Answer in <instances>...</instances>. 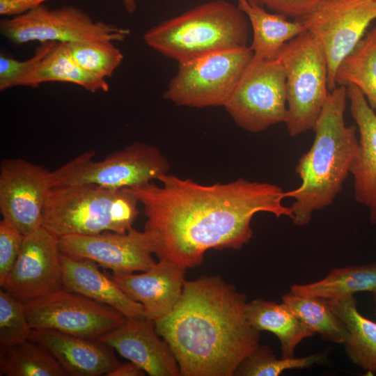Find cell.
<instances>
[{
	"mask_svg": "<svg viewBox=\"0 0 376 376\" xmlns=\"http://www.w3.org/2000/svg\"><path fill=\"white\" fill-rule=\"evenodd\" d=\"M324 355L316 353L303 357L276 358L267 345H258L239 366L235 375L279 376L291 369L307 368L323 361Z\"/></svg>",
	"mask_w": 376,
	"mask_h": 376,
	"instance_id": "cell-30",
	"label": "cell"
},
{
	"mask_svg": "<svg viewBox=\"0 0 376 376\" xmlns=\"http://www.w3.org/2000/svg\"><path fill=\"white\" fill-rule=\"evenodd\" d=\"M246 314L257 331L274 334L281 343L282 357H293L297 345L314 331L283 302L277 304L263 299L247 302Z\"/></svg>",
	"mask_w": 376,
	"mask_h": 376,
	"instance_id": "cell-22",
	"label": "cell"
},
{
	"mask_svg": "<svg viewBox=\"0 0 376 376\" xmlns=\"http://www.w3.org/2000/svg\"><path fill=\"white\" fill-rule=\"evenodd\" d=\"M347 100L346 86L329 91L313 129V144L295 168L301 185L285 191V198L295 200L290 208L296 226L308 224L315 212L331 205L350 173L359 140L357 126H348L345 121Z\"/></svg>",
	"mask_w": 376,
	"mask_h": 376,
	"instance_id": "cell-3",
	"label": "cell"
},
{
	"mask_svg": "<svg viewBox=\"0 0 376 376\" xmlns=\"http://www.w3.org/2000/svg\"><path fill=\"white\" fill-rule=\"evenodd\" d=\"M0 32L17 45L95 40L123 42L130 33L127 29L94 21L75 6L68 5L50 9L44 4L23 15L1 19Z\"/></svg>",
	"mask_w": 376,
	"mask_h": 376,
	"instance_id": "cell-9",
	"label": "cell"
},
{
	"mask_svg": "<svg viewBox=\"0 0 376 376\" xmlns=\"http://www.w3.org/2000/svg\"><path fill=\"white\" fill-rule=\"evenodd\" d=\"M50 171L15 158L0 165V212L24 236L42 225L43 212L51 190Z\"/></svg>",
	"mask_w": 376,
	"mask_h": 376,
	"instance_id": "cell-13",
	"label": "cell"
},
{
	"mask_svg": "<svg viewBox=\"0 0 376 376\" xmlns=\"http://www.w3.org/2000/svg\"><path fill=\"white\" fill-rule=\"evenodd\" d=\"M336 85L353 84L376 111V26L368 31L337 68Z\"/></svg>",
	"mask_w": 376,
	"mask_h": 376,
	"instance_id": "cell-26",
	"label": "cell"
},
{
	"mask_svg": "<svg viewBox=\"0 0 376 376\" xmlns=\"http://www.w3.org/2000/svg\"><path fill=\"white\" fill-rule=\"evenodd\" d=\"M224 107L235 123L249 132L285 123V75L279 58L253 56Z\"/></svg>",
	"mask_w": 376,
	"mask_h": 376,
	"instance_id": "cell-10",
	"label": "cell"
},
{
	"mask_svg": "<svg viewBox=\"0 0 376 376\" xmlns=\"http://www.w3.org/2000/svg\"><path fill=\"white\" fill-rule=\"evenodd\" d=\"M56 42L40 43L34 54L24 61H18L3 54L0 55V91L20 86L22 81L29 76L40 61L51 50Z\"/></svg>",
	"mask_w": 376,
	"mask_h": 376,
	"instance_id": "cell-32",
	"label": "cell"
},
{
	"mask_svg": "<svg viewBox=\"0 0 376 376\" xmlns=\"http://www.w3.org/2000/svg\"><path fill=\"white\" fill-rule=\"evenodd\" d=\"M260 5L286 17L300 19L318 6L321 0H254Z\"/></svg>",
	"mask_w": 376,
	"mask_h": 376,
	"instance_id": "cell-34",
	"label": "cell"
},
{
	"mask_svg": "<svg viewBox=\"0 0 376 376\" xmlns=\"http://www.w3.org/2000/svg\"><path fill=\"white\" fill-rule=\"evenodd\" d=\"M61 279L64 289L108 305L126 318H146L141 304L132 299L95 262L61 252Z\"/></svg>",
	"mask_w": 376,
	"mask_h": 376,
	"instance_id": "cell-20",
	"label": "cell"
},
{
	"mask_svg": "<svg viewBox=\"0 0 376 376\" xmlns=\"http://www.w3.org/2000/svg\"><path fill=\"white\" fill-rule=\"evenodd\" d=\"M31 329H51L98 340L126 318L115 308L63 288L23 302Z\"/></svg>",
	"mask_w": 376,
	"mask_h": 376,
	"instance_id": "cell-11",
	"label": "cell"
},
{
	"mask_svg": "<svg viewBox=\"0 0 376 376\" xmlns=\"http://www.w3.org/2000/svg\"><path fill=\"white\" fill-rule=\"evenodd\" d=\"M246 295L218 276L185 281L173 311L155 320L182 376H232L259 345Z\"/></svg>",
	"mask_w": 376,
	"mask_h": 376,
	"instance_id": "cell-2",
	"label": "cell"
},
{
	"mask_svg": "<svg viewBox=\"0 0 376 376\" xmlns=\"http://www.w3.org/2000/svg\"><path fill=\"white\" fill-rule=\"evenodd\" d=\"M235 1L252 29L249 47L254 58L276 59L285 44L306 31L300 19L290 21L283 15L269 13L254 0Z\"/></svg>",
	"mask_w": 376,
	"mask_h": 376,
	"instance_id": "cell-21",
	"label": "cell"
},
{
	"mask_svg": "<svg viewBox=\"0 0 376 376\" xmlns=\"http://www.w3.org/2000/svg\"><path fill=\"white\" fill-rule=\"evenodd\" d=\"M31 327L23 302L0 290V348L29 339Z\"/></svg>",
	"mask_w": 376,
	"mask_h": 376,
	"instance_id": "cell-31",
	"label": "cell"
},
{
	"mask_svg": "<svg viewBox=\"0 0 376 376\" xmlns=\"http://www.w3.org/2000/svg\"><path fill=\"white\" fill-rule=\"evenodd\" d=\"M347 86L350 110L359 132V146L350 173L354 179L356 201L369 211L376 224V112L363 93L353 84Z\"/></svg>",
	"mask_w": 376,
	"mask_h": 376,
	"instance_id": "cell-19",
	"label": "cell"
},
{
	"mask_svg": "<svg viewBox=\"0 0 376 376\" xmlns=\"http://www.w3.org/2000/svg\"><path fill=\"white\" fill-rule=\"evenodd\" d=\"M136 197L126 190L93 184L52 188L42 226L60 237L105 231L126 233L139 215Z\"/></svg>",
	"mask_w": 376,
	"mask_h": 376,
	"instance_id": "cell-5",
	"label": "cell"
},
{
	"mask_svg": "<svg viewBox=\"0 0 376 376\" xmlns=\"http://www.w3.org/2000/svg\"><path fill=\"white\" fill-rule=\"evenodd\" d=\"M49 0H0V15L15 17L23 15Z\"/></svg>",
	"mask_w": 376,
	"mask_h": 376,
	"instance_id": "cell-35",
	"label": "cell"
},
{
	"mask_svg": "<svg viewBox=\"0 0 376 376\" xmlns=\"http://www.w3.org/2000/svg\"><path fill=\"white\" fill-rule=\"evenodd\" d=\"M76 63L86 72L102 79L112 76L123 54L113 41L95 40L66 43Z\"/></svg>",
	"mask_w": 376,
	"mask_h": 376,
	"instance_id": "cell-29",
	"label": "cell"
},
{
	"mask_svg": "<svg viewBox=\"0 0 376 376\" xmlns=\"http://www.w3.org/2000/svg\"><path fill=\"white\" fill-rule=\"evenodd\" d=\"M253 56L246 46L179 63L164 97L178 106L224 107Z\"/></svg>",
	"mask_w": 376,
	"mask_h": 376,
	"instance_id": "cell-8",
	"label": "cell"
},
{
	"mask_svg": "<svg viewBox=\"0 0 376 376\" xmlns=\"http://www.w3.org/2000/svg\"><path fill=\"white\" fill-rule=\"evenodd\" d=\"M375 19L376 0H321L313 12L300 19L324 52L329 91L337 86L335 76L339 65Z\"/></svg>",
	"mask_w": 376,
	"mask_h": 376,
	"instance_id": "cell-12",
	"label": "cell"
},
{
	"mask_svg": "<svg viewBox=\"0 0 376 376\" xmlns=\"http://www.w3.org/2000/svg\"><path fill=\"white\" fill-rule=\"evenodd\" d=\"M285 75L290 136L313 130L327 100L328 65L318 40L305 31L284 45L278 56Z\"/></svg>",
	"mask_w": 376,
	"mask_h": 376,
	"instance_id": "cell-6",
	"label": "cell"
},
{
	"mask_svg": "<svg viewBox=\"0 0 376 376\" xmlns=\"http://www.w3.org/2000/svg\"><path fill=\"white\" fill-rule=\"evenodd\" d=\"M1 376H67L54 357L29 339L0 348Z\"/></svg>",
	"mask_w": 376,
	"mask_h": 376,
	"instance_id": "cell-28",
	"label": "cell"
},
{
	"mask_svg": "<svg viewBox=\"0 0 376 376\" xmlns=\"http://www.w3.org/2000/svg\"><path fill=\"white\" fill-rule=\"evenodd\" d=\"M1 287L22 302L62 288L58 237L42 226L25 236L19 256Z\"/></svg>",
	"mask_w": 376,
	"mask_h": 376,
	"instance_id": "cell-15",
	"label": "cell"
},
{
	"mask_svg": "<svg viewBox=\"0 0 376 376\" xmlns=\"http://www.w3.org/2000/svg\"><path fill=\"white\" fill-rule=\"evenodd\" d=\"M327 301L349 331L344 345L350 359L368 373H376V322L359 312L354 296Z\"/></svg>",
	"mask_w": 376,
	"mask_h": 376,
	"instance_id": "cell-25",
	"label": "cell"
},
{
	"mask_svg": "<svg viewBox=\"0 0 376 376\" xmlns=\"http://www.w3.org/2000/svg\"><path fill=\"white\" fill-rule=\"evenodd\" d=\"M285 303L314 333L336 343L346 344L350 333L343 320L331 309L327 300L291 292L282 297Z\"/></svg>",
	"mask_w": 376,
	"mask_h": 376,
	"instance_id": "cell-27",
	"label": "cell"
},
{
	"mask_svg": "<svg viewBox=\"0 0 376 376\" xmlns=\"http://www.w3.org/2000/svg\"><path fill=\"white\" fill-rule=\"evenodd\" d=\"M125 188L143 206L145 230L159 259L194 268L210 249H239L253 236L251 222L258 212L292 219L279 186L243 178L227 183L201 185L172 174Z\"/></svg>",
	"mask_w": 376,
	"mask_h": 376,
	"instance_id": "cell-1",
	"label": "cell"
},
{
	"mask_svg": "<svg viewBox=\"0 0 376 376\" xmlns=\"http://www.w3.org/2000/svg\"><path fill=\"white\" fill-rule=\"evenodd\" d=\"M67 82L91 93L107 92L106 79L97 78L80 68L70 56L66 43L56 42L20 86L36 88L45 82Z\"/></svg>",
	"mask_w": 376,
	"mask_h": 376,
	"instance_id": "cell-23",
	"label": "cell"
},
{
	"mask_svg": "<svg viewBox=\"0 0 376 376\" xmlns=\"http://www.w3.org/2000/svg\"><path fill=\"white\" fill-rule=\"evenodd\" d=\"M143 38L148 47L179 64L248 46L249 21L237 5L212 0L152 26Z\"/></svg>",
	"mask_w": 376,
	"mask_h": 376,
	"instance_id": "cell-4",
	"label": "cell"
},
{
	"mask_svg": "<svg viewBox=\"0 0 376 376\" xmlns=\"http://www.w3.org/2000/svg\"><path fill=\"white\" fill-rule=\"evenodd\" d=\"M125 11L129 14H133L136 10V0H121Z\"/></svg>",
	"mask_w": 376,
	"mask_h": 376,
	"instance_id": "cell-37",
	"label": "cell"
},
{
	"mask_svg": "<svg viewBox=\"0 0 376 376\" xmlns=\"http://www.w3.org/2000/svg\"><path fill=\"white\" fill-rule=\"evenodd\" d=\"M24 235L11 223L0 221V285L5 282L20 253Z\"/></svg>",
	"mask_w": 376,
	"mask_h": 376,
	"instance_id": "cell-33",
	"label": "cell"
},
{
	"mask_svg": "<svg viewBox=\"0 0 376 376\" xmlns=\"http://www.w3.org/2000/svg\"><path fill=\"white\" fill-rule=\"evenodd\" d=\"M291 292L318 297L328 301L353 296L358 292L376 293V264L334 268L327 276L315 282L294 284Z\"/></svg>",
	"mask_w": 376,
	"mask_h": 376,
	"instance_id": "cell-24",
	"label": "cell"
},
{
	"mask_svg": "<svg viewBox=\"0 0 376 376\" xmlns=\"http://www.w3.org/2000/svg\"><path fill=\"white\" fill-rule=\"evenodd\" d=\"M107 376H143L146 372L136 364L130 361L126 364H120L109 372Z\"/></svg>",
	"mask_w": 376,
	"mask_h": 376,
	"instance_id": "cell-36",
	"label": "cell"
},
{
	"mask_svg": "<svg viewBox=\"0 0 376 376\" xmlns=\"http://www.w3.org/2000/svg\"><path fill=\"white\" fill-rule=\"evenodd\" d=\"M100 342L136 364L150 376L180 375L174 353L157 332L154 320L128 319L102 335Z\"/></svg>",
	"mask_w": 376,
	"mask_h": 376,
	"instance_id": "cell-16",
	"label": "cell"
},
{
	"mask_svg": "<svg viewBox=\"0 0 376 376\" xmlns=\"http://www.w3.org/2000/svg\"><path fill=\"white\" fill-rule=\"evenodd\" d=\"M29 339L49 351L67 375H106L121 364L114 350L98 340L51 329H31Z\"/></svg>",
	"mask_w": 376,
	"mask_h": 376,
	"instance_id": "cell-18",
	"label": "cell"
},
{
	"mask_svg": "<svg viewBox=\"0 0 376 376\" xmlns=\"http://www.w3.org/2000/svg\"><path fill=\"white\" fill-rule=\"evenodd\" d=\"M58 246L61 253L91 260L113 274L146 272L155 263L150 235L133 228L123 234L105 231L62 236L58 237Z\"/></svg>",
	"mask_w": 376,
	"mask_h": 376,
	"instance_id": "cell-14",
	"label": "cell"
},
{
	"mask_svg": "<svg viewBox=\"0 0 376 376\" xmlns=\"http://www.w3.org/2000/svg\"><path fill=\"white\" fill-rule=\"evenodd\" d=\"M373 295H374V301H375V315H376V293Z\"/></svg>",
	"mask_w": 376,
	"mask_h": 376,
	"instance_id": "cell-38",
	"label": "cell"
},
{
	"mask_svg": "<svg viewBox=\"0 0 376 376\" xmlns=\"http://www.w3.org/2000/svg\"><path fill=\"white\" fill-rule=\"evenodd\" d=\"M86 151L50 171L52 188L93 184L112 189L138 187L168 173L170 164L157 148L135 142L95 161Z\"/></svg>",
	"mask_w": 376,
	"mask_h": 376,
	"instance_id": "cell-7",
	"label": "cell"
},
{
	"mask_svg": "<svg viewBox=\"0 0 376 376\" xmlns=\"http://www.w3.org/2000/svg\"><path fill=\"white\" fill-rule=\"evenodd\" d=\"M159 260L142 274L111 276L127 296L143 305L146 318L154 321L171 313L179 301L187 269L169 260Z\"/></svg>",
	"mask_w": 376,
	"mask_h": 376,
	"instance_id": "cell-17",
	"label": "cell"
}]
</instances>
